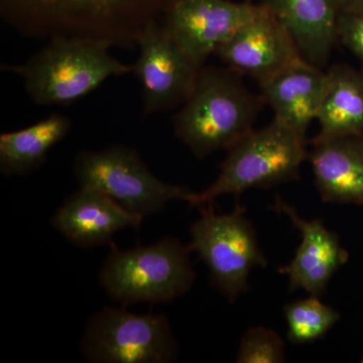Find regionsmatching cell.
<instances>
[{"mask_svg": "<svg viewBox=\"0 0 363 363\" xmlns=\"http://www.w3.org/2000/svg\"><path fill=\"white\" fill-rule=\"evenodd\" d=\"M4 16L21 35L38 39L87 38L136 47L162 0H2Z\"/></svg>", "mask_w": 363, "mask_h": 363, "instance_id": "6da1fadb", "label": "cell"}, {"mask_svg": "<svg viewBox=\"0 0 363 363\" xmlns=\"http://www.w3.org/2000/svg\"><path fill=\"white\" fill-rule=\"evenodd\" d=\"M200 210L199 218L189 229V247L207 267L214 288L229 303L236 302L250 290L253 269L267 266L257 231L242 205L230 213H217L213 204Z\"/></svg>", "mask_w": 363, "mask_h": 363, "instance_id": "8992f818", "label": "cell"}, {"mask_svg": "<svg viewBox=\"0 0 363 363\" xmlns=\"http://www.w3.org/2000/svg\"><path fill=\"white\" fill-rule=\"evenodd\" d=\"M71 121L52 113L23 130L0 135V171L4 175L23 176L45 164L48 154L68 135Z\"/></svg>", "mask_w": 363, "mask_h": 363, "instance_id": "ac0fdd59", "label": "cell"}, {"mask_svg": "<svg viewBox=\"0 0 363 363\" xmlns=\"http://www.w3.org/2000/svg\"><path fill=\"white\" fill-rule=\"evenodd\" d=\"M80 352L91 363H173L180 348L167 315L102 308L88 320Z\"/></svg>", "mask_w": 363, "mask_h": 363, "instance_id": "ba28073f", "label": "cell"}, {"mask_svg": "<svg viewBox=\"0 0 363 363\" xmlns=\"http://www.w3.org/2000/svg\"><path fill=\"white\" fill-rule=\"evenodd\" d=\"M111 252L98 279L105 293L119 305L167 304L190 292L196 281L189 245L174 236L152 245Z\"/></svg>", "mask_w": 363, "mask_h": 363, "instance_id": "3957f363", "label": "cell"}, {"mask_svg": "<svg viewBox=\"0 0 363 363\" xmlns=\"http://www.w3.org/2000/svg\"><path fill=\"white\" fill-rule=\"evenodd\" d=\"M264 9L231 0H171L164 26L198 68Z\"/></svg>", "mask_w": 363, "mask_h": 363, "instance_id": "30bf717a", "label": "cell"}, {"mask_svg": "<svg viewBox=\"0 0 363 363\" xmlns=\"http://www.w3.org/2000/svg\"><path fill=\"white\" fill-rule=\"evenodd\" d=\"M272 210L290 219L301 233V243L290 264L279 272L289 279V289L305 291L308 295H323L336 272L347 262V250L335 233L320 219L303 218L297 210L277 195Z\"/></svg>", "mask_w": 363, "mask_h": 363, "instance_id": "7c38bea8", "label": "cell"}, {"mask_svg": "<svg viewBox=\"0 0 363 363\" xmlns=\"http://www.w3.org/2000/svg\"><path fill=\"white\" fill-rule=\"evenodd\" d=\"M111 47L101 40L56 38L25 64L9 69L23 79L26 93L35 104H70L107 79L133 73V66L111 56Z\"/></svg>", "mask_w": 363, "mask_h": 363, "instance_id": "277c9868", "label": "cell"}, {"mask_svg": "<svg viewBox=\"0 0 363 363\" xmlns=\"http://www.w3.org/2000/svg\"><path fill=\"white\" fill-rule=\"evenodd\" d=\"M306 138L274 119L252 130L228 150L216 180L188 199L192 207L213 204L221 196L238 198L252 189H269L298 180L307 159Z\"/></svg>", "mask_w": 363, "mask_h": 363, "instance_id": "5b68a950", "label": "cell"}, {"mask_svg": "<svg viewBox=\"0 0 363 363\" xmlns=\"http://www.w3.org/2000/svg\"><path fill=\"white\" fill-rule=\"evenodd\" d=\"M215 55L229 69L259 85L302 60L292 38L264 4Z\"/></svg>", "mask_w": 363, "mask_h": 363, "instance_id": "8fae6325", "label": "cell"}, {"mask_svg": "<svg viewBox=\"0 0 363 363\" xmlns=\"http://www.w3.org/2000/svg\"><path fill=\"white\" fill-rule=\"evenodd\" d=\"M337 38L363 66V13L341 11L338 18Z\"/></svg>", "mask_w": 363, "mask_h": 363, "instance_id": "44dd1931", "label": "cell"}, {"mask_svg": "<svg viewBox=\"0 0 363 363\" xmlns=\"http://www.w3.org/2000/svg\"><path fill=\"white\" fill-rule=\"evenodd\" d=\"M73 169L80 187L108 196L126 211L143 219L161 213L169 203L187 202L193 193L157 178L138 150L126 145L81 152Z\"/></svg>", "mask_w": 363, "mask_h": 363, "instance_id": "52a82bcc", "label": "cell"}, {"mask_svg": "<svg viewBox=\"0 0 363 363\" xmlns=\"http://www.w3.org/2000/svg\"><path fill=\"white\" fill-rule=\"evenodd\" d=\"M133 73L142 88L143 114L183 105L194 88L200 69L186 56L164 25L150 21L136 42Z\"/></svg>", "mask_w": 363, "mask_h": 363, "instance_id": "9c48e42d", "label": "cell"}, {"mask_svg": "<svg viewBox=\"0 0 363 363\" xmlns=\"http://www.w3.org/2000/svg\"><path fill=\"white\" fill-rule=\"evenodd\" d=\"M284 314L288 339L293 344H309L323 338L341 318L337 310L311 295L286 304Z\"/></svg>", "mask_w": 363, "mask_h": 363, "instance_id": "d6986e66", "label": "cell"}, {"mask_svg": "<svg viewBox=\"0 0 363 363\" xmlns=\"http://www.w3.org/2000/svg\"><path fill=\"white\" fill-rule=\"evenodd\" d=\"M260 1H262V0H260Z\"/></svg>", "mask_w": 363, "mask_h": 363, "instance_id": "cb8c5ba5", "label": "cell"}, {"mask_svg": "<svg viewBox=\"0 0 363 363\" xmlns=\"http://www.w3.org/2000/svg\"><path fill=\"white\" fill-rule=\"evenodd\" d=\"M325 72L300 60L259 85L260 96L274 111V119L305 136L316 121Z\"/></svg>", "mask_w": 363, "mask_h": 363, "instance_id": "2e32d148", "label": "cell"}, {"mask_svg": "<svg viewBox=\"0 0 363 363\" xmlns=\"http://www.w3.org/2000/svg\"><path fill=\"white\" fill-rule=\"evenodd\" d=\"M341 11L363 13V0H337Z\"/></svg>", "mask_w": 363, "mask_h": 363, "instance_id": "7402d4cb", "label": "cell"}, {"mask_svg": "<svg viewBox=\"0 0 363 363\" xmlns=\"http://www.w3.org/2000/svg\"><path fill=\"white\" fill-rule=\"evenodd\" d=\"M312 147L307 159L321 199L363 207V135L315 136Z\"/></svg>", "mask_w": 363, "mask_h": 363, "instance_id": "5bb4252c", "label": "cell"}, {"mask_svg": "<svg viewBox=\"0 0 363 363\" xmlns=\"http://www.w3.org/2000/svg\"><path fill=\"white\" fill-rule=\"evenodd\" d=\"M362 362L363 363V357H362Z\"/></svg>", "mask_w": 363, "mask_h": 363, "instance_id": "603a6c76", "label": "cell"}, {"mask_svg": "<svg viewBox=\"0 0 363 363\" xmlns=\"http://www.w3.org/2000/svg\"><path fill=\"white\" fill-rule=\"evenodd\" d=\"M316 136L363 135V72L336 64L325 72Z\"/></svg>", "mask_w": 363, "mask_h": 363, "instance_id": "e0dca14e", "label": "cell"}, {"mask_svg": "<svg viewBox=\"0 0 363 363\" xmlns=\"http://www.w3.org/2000/svg\"><path fill=\"white\" fill-rule=\"evenodd\" d=\"M240 76L228 67H202L192 93L174 117L177 138L198 159L231 149L253 130L266 104Z\"/></svg>", "mask_w": 363, "mask_h": 363, "instance_id": "7a4b0ae2", "label": "cell"}, {"mask_svg": "<svg viewBox=\"0 0 363 363\" xmlns=\"http://www.w3.org/2000/svg\"><path fill=\"white\" fill-rule=\"evenodd\" d=\"M292 38L303 60L323 69L337 42V0H262Z\"/></svg>", "mask_w": 363, "mask_h": 363, "instance_id": "9a60e30c", "label": "cell"}, {"mask_svg": "<svg viewBox=\"0 0 363 363\" xmlns=\"http://www.w3.org/2000/svg\"><path fill=\"white\" fill-rule=\"evenodd\" d=\"M143 221L108 196L80 187L57 209L51 224L72 245L93 248L111 245L117 233L140 228Z\"/></svg>", "mask_w": 363, "mask_h": 363, "instance_id": "4fadbf2b", "label": "cell"}, {"mask_svg": "<svg viewBox=\"0 0 363 363\" xmlns=\"http://www.w3.org/2000/svg\"><path fill=\"white\" fill-rule=\"evenodd\" d=\"M238 363H281L286 362L283 338L271 328L255 326L240 339L236 353Z\"/></svg>", "mask_w": 363, "mask_h": 363, "instance_id": "ffe728a7", "label": "cell"}]
</instances>
